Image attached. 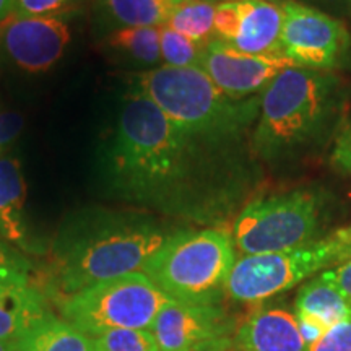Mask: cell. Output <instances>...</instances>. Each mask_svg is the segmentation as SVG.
<instances>
[{"mask_svg": "<svg viewBox=\"0 0 351 351\" xmlns=\"http://www.w3.org/2000/svg\"><path fill=\"white\" fill-rule=\"evenodd\" d=\"M179 230L150 215L98 210L78 215L54 247V282L72 296L93 285L142 271Z\"/></svg>", "mask_w": 351, "mask_h": 351, "instance_id": "obj_2", "label": "cell"}, {"mask_svg": "<svg viewBox=\"0 0 351 351\" xmlns=\"http://www.w3.org/2000/svg\"><path fill=\"white\" fill-rule=\"evenodd\" d=\"M307 351H351V315L335 324Z\"/></svg>", "mask_w": 351, "mask_h": 351, "instance_id": "obj_27", "label": "cell"}, {"mask_svg": "<svg viewBox=\"0 0 351 351\" xmlns=\"http://www.w3.org/2000/svg\"><path fill=\"white\" fill-rule=\"evenodd\" d=\"M26 184L20 161L15 156H0V236L8 243L26 245L25 225Z\"/></svg>", "mask_w": 351, "mask_h": 351, "instance_id": "obj_15", "label": "cell"}, {"mask_svg": "<svg viewBox=\"0 0 351 351\" xmlns=\"http://www.w3.org/2000/svg\"><path fill=\"white\" fill-rule=\"evenodd\" d=\"M0 351H16V340H0Z\"/></svg>", "mask_w": 351, "mask_h": 351, "instance_id": "obj_34", "label": "cell"}, {"mask_svg": "<svg viewBox=\"0 0 351 351\" xmlns=\"http://www.w3.org/2000/svg\"><path fill=\"white\" fill-rule=\"evenodd\" d=\"M236 328V319L221 304L169 301L156 315L150 330L160 351H182L205 341L230 339Z\"/></svg>", "mask_w": 351, "mask_h": 351, "instance_id": "obj_12", "label": "cell"}, {"mask_svg": "<svg viewBox=\"0 0 351 351\" xmlns=\"http://www.w3.org/2000/svg\"><path fill=\"white\" fill-rule=\"evenodd\" d=\"M161 59L169 67H199L204 44L176 33L168 25L161 26Z\"/></svg>", "mask_w": 351, "mask_h": 351, "instance_id": "obj_22", "label": "cell"}, {"mask_svg": "<svg viewBox=\"0 0 351 351\" xmlns=\"http://www.w3.org/2000/svg\"><path fill=\"white\" fill-rule=\"evenodd\" d=\"M70 16L10 19L0 25V44L8 59L26 73L49 72L67 49Z\"/></svg>", "mask_w": 351, "mask_h": 351, "instance_id": "obj_11", "label": "cell"}, {"mask_svg": "<svg viewBox=\"0 0 351 351\" xmlns=\"http://www.w3.org/2000/svg\"><path fill=\"white\" fill-rule=\"evenodd\" d=\"M207 2H213V3H218V2H228V0H207ZM270 2H276V3H282L285 0H270Z\"/></svg>", "mask_w": 351, "mask_h": 351, "instance_id": "obj_37", "label": "cell"}, {"mask_svg": "<svg viewBox=\"0 0 351 351\" xmlns=\"http://www.w3.org/2000/svg\"><path fill=\"white\" fill-rule=\"evenodd\" d=\"M350 236H351V228H350Z\"/></svg>", "mask_w": 351, "mask_h": 351, "instance_id": "obj_38", "label": "cell"}, {"mask_svg": "<svg viewBox=\"0 0 351 351\" xmlns=\"http://www.w3.org/2000/svg\"><path fill=\"white\" fill-rule=\"evenodd\" d=\"M98 166L114 199L197 221L228 218L262 181L254 148L218 147L189 135L130 90Z\"/></svg>", "mask_w": 351, "mask_h": 351, "instance_id": "obj_1", "label": "cell"}, {"mask_svg": "<svg viewBox=\"0 0 351 351\" xmlns=\"http://www.w3.org/2000/svg\"><path fill=\"white\" fill-rule=\"evenodd\" d=\"M182 351H234V345H232V337H230V339L205 341V343L195 345Z\"/></svg>", "mask_w": 351, "mask_h": 351, "instance_id": "obj_31", "label": "cell"}, {"mask_svg": "<svg viewBox=\"0 0 351 351\" xmlns=\"http://www.w3.org/2000/svg\"><path fill=\"white\" fill-rule=\"evenodd\" d=\"M295 314H307L333 327L351 315V302L322 274L302 285L295 300Z\"/></svg>", "mask_w": 351, "mask_h": 351, "instance_id": "obj_18", "label": "cell"}, {"mask_svg": "<svg viewBox=\"0 0 351 351\" xmlns=\"http://www.w3.org/2000/svg\"><path fill=\"white\" fill-rule=\"evenodd\" d=\"M129 90L150 99L189 135L218 147L254 148L261 95L232 99L200 67L169 65L135 73Z\"/></svg>", "mask_w": 351, "mask_h": 351, "instance_id": "obj_4", "label": "cell"}, {"mask_svg": "<svg viewBox=\"0 0 351 351\" xmlns=\"http://www.w3.org/2000/svg\"><path fill=\"white\" fill-rule=\"evenodd\" d=\"M340 80L332 72L289 67L261 93L252 147L258 161L287 163L330 134L341 108Z\"/></svg>", "mask_w": 351, "mask_h": 351, "instance_id": "obj_3", "label": "cell"}, {"mask_svg": "<svg viewBox=\"0 0 351 351\" xmlns=\"http://www.w3.org/2000/svg\"><path fill=\"white\" fill-rule=\"evenodd\" d=\"M324 199L313 189L256 197L236 217L232 244L243 256L282 252L315 243Z\"/></svg>", "mask_w": 351, "mask_h": 351, "instance_id": "obj_6", "label": "cell"}, {"mask_svg": "<svg viewBox=\"0 0 351 351\" xmlns=\"http://www.w3.org/2000/svg\"><path fill=\"white\" fill-rule=\"evenodd\" d=\"M166 2H168L171 7H176V5H181L184 2H189V0H166Z\"/></svg>", "mask_w": 351, "mask_h": 351, "instance_id": "obj_36", "label": "cell"}, {"mask_svg": "<svg viewBox=\"0 0 351 351\" xmlns=\"http://www.w3.org/2000/svg\"><path fill=\"white\" fill-rule=\"evenodd\" d=\"M280 52L296 67L332 72L350 49V33L340 20L319 8L285 0Z\"/></svg>", "mask_w": 351, "mask_h": 351, "instance_id": "obj_9", "label": "cell"}, {"mask_svg": "<svg viewBox=\"0 0 351 351\" xmlns=\"http://www.w3.org/2000/svg\"><path fill=\"white\" fill-rule=\"evenodd\" d=\"M93 340L96 351H160L155 335L147 328H117Z\"/></svg>", "mask_w": 351, "mask_h": 351, "instance_id": "obj_23", "label": "cell"}, {"mask_svg": "<svg viewBox=\"0 0 351 351\" xmlns=\"http://www.w3.org/2000/svg\"><path fill=\"white\" fill-rule=\"evenodd\" d=\"M322 275L330 280V282L335 285L351 302V261H346L343 263H340V265L324 270Z\"/></svg>", "mask_w": 351, "mask_h": 351, "instance_id": "obj_30", "label": "cell"}, {"mask_svg": "<svg viewBox=\"0 0 351 351\" xmlns=\"http://www.w3.org/2000/svg\"><path fill=\"white\" fill-rule=\"evenodd\" d=\"M47 314L41 293L29 287L20 298L0 304V340H19Z\"/></svg>", "mask_w": 351, "mask_h": 351, "instance_id": "obj_19", "label": "cell"}, {"mask_svg": "<svg viewBox=\"0 0 351 351\" xmlns=\"http://www.w3.org/2000/svg\"><path fill=\"white\" fill-rule=\"evenodd\" d=\"M215 5L207 0H189L173 7L166 25L192 41L205 44L213 38Z\"/></svg>", "mask_w": 351, "mask_h": 351, "instance_id": "obj_21", "label": "cell"}, {"mask_svg": "<svg viewBox=\"0 0 351 351\" xmlns=\"http://www.w3.org/2000/svg\"><path fill=\"white\" fill-rule=\"evenodd\" d=\"M239 33L230 43L247 54H282L280 36L283 26L282 3L270 0H238Z\"/></svg>", "mask_w": 351, "mask_h": 351, "instance_id": "obj_14", "label": "cell"}, {"mask_svg": "<svg viewBox=\"0 0 351 351\" xmlns=\"http://www.w3.org/2000/svg\"><path fill=\"white\" fill-rule=\"evenodd\" d=\"M169 301L173 300L143 271H135L67 296L60 304V313L64 320L95 339L117 328L150 330Z\"/></svg>", "mask_w": 351, "mask_h": 351, "instance_id": "obj_8", "label": "cell"}, {"mask_svg": "<svg viewBox=\"0 0 351 351\" xmlns=\"http://www.w3.org/2000/svg\"><path fill=\"white\" fill-rule=\"evenodd\" d=\"M15 0H0V25H3L13 16Z\"/></svg>", "mask_w": 351, "mask_h": 351, "instance_id": "obj_33", "label": "cell"}, {"mask_svg": "<svg viewBox=\"0 0 351 351\" xmlns=\"http://www.w3.org/2000/svg\"><path fill=\"white\" fill-rule=\"evenodd\" d=\"M199 67L219 91L232 99H244L261 95L276 75L296 64L283 54H247L212 38L204 44Z\"/></svg>", "mask_w": 351, "mask_h": 351, "instance_id": "obj_10", "label": "cell"}, {"mask_svg": "<svg viewBox=\"0 0 351 351\" xmlns=\"http://www.w3.org/2000/svg\"><path fill=\"white\" fill-rule=\"evenodd\" d=\"M28 288L29 287H12V285L0 283V304L16 300V298L23 295Z\"/></svg>", "mask_w": 351, "mask_h": 351, "instance_id": "obj_32", "label": "cell"}, {"mask_svg": "<svg viewBox=\"0 0 351 351\" xmlns=\"http://www.w3.org/2000/svg\"><path fill=\"white\" fill-rule=\"evenodd\" d=\"M234 351H307L295 313L282 306L254 311L232 335Z\"/></svg>", "mask_w": 351, "mask_h": 351, "instance_id": "obj_13", "label": "cell"}, {"mask_svg": "<svg viewBox=\"0 0 351 351\" xmlns=\"http://www.w3.org/2000/svg\"><path fill=\"white\" fill-rule=\"evenodd\" d=\"M91 0H15L12 19L34 16H73Z\"/></svg>", "mask_w": 351, "mask_h": 351, "instance_id": "obj_24", "label": "cell"}, {"mask_svg": "<svg viewBox=\"0 0 351 351\" xmlns=\"http://www.w3.org/2000/svg\"><path fill=\"white\" fill-rule=\"evenodd\" d=\"M234 262V244L228 232L215 228L179 230L142 271L173 301L221 304Z\"/></svg>", "mask_w": 351, "mask_h": 351, "instance_id": "obj_5", "label": "cell"}, {"mask_svg": "<svg viewBox=\"0 0 351 351\" xmlns=\"http://www.w3.org/2000/svg\"><path fill=\"white\" fill-rule=\"evenodd\" d=\"M350 2H351V0H350Z\"/></svg>", "mask_w": 351, "mask_h": 351, "instance_id": "obj_39", "label": "cell"}, {"mask_svg": "<svg viewBox=\"0 0 351 351\" xmlns=\"http://www.w3.org/2000/svg\"><path fill=\"white\" fill-rule=\"evenodd\" d=\"M313 2L322 3V5H328V7H340V5H345L348 0H313Z\"/></svg>", "mask_w": 351, "mask_h": 351, "instance_id": "obj_35", "label": "cell"}, {"mask_svg": "<svg viewBox=\"0 0 351 351\" xmlns=\"http://www.w3.org/2000/svg\"><path fill=\"white\" fill-rule=\"evenodd\" d=\"M32 263L23 254L8 245L0 236V283L12 287H29Z\"/></svg>", "mask_w": 351, "mask_h": 351, "instance_id": "obj_25", "label": "cell"}, {"mask_svg": "<svg viewBox=\"0 0 351 351\" xmlns=\"http://www.w3.org/2000/svg\"><path fill=\"white\" fill-rule=\"evenodd\" d=\"M161 26H135L109 33L108 46L130 60L155 65L161 60Z\"/></svg>", "mask_w": 351, "mask_h": 351, "instance_id": "obj_20", "label": "cell"}, {"mask_svg": "<svg viewBox=\"0 0 351 351\" xmlns=\"http://www.w3.org/2000/svg\"><path fill=\"white\" fill-rule=\"evenodd\" d=\"M25 129V117L13 111H0V150L12 142Z\"/></svg>", "mask_w": 351, "mask_h": 351, "instance_id": "obj_29", "label": "cell"}, {"mask_svg": "<svg viewBox=\"0 0 351 351\" xmlns=\"http://www.w3.org/2000/svg\"><path fill=\"white\" fill-rule=\"evenodd\" d=\"M346 261H351L350 228L302 247L243 256L228 276L226 296L236 302L265 301Z\"/></svg>", "mask_w": 351, "mask_h": 351, "instance_id": "obj_7", "label": "cell"}, {"mask_svg": "<svg viewBox=\"0 0 351 351\" xmlns=\"http://www.w3.org/2000/svg\"><path fill=\"white\" fill-rule=\"evenodd\" d=\"M241 26V12L238 0L218 2L215 5L213 19V38L231 43L238 36Z\"/></svg>", "mask_w": 351, "mask_h": 351, "instance_id": "obj_26", "label": "cell"}, {"mask_svg": "<svg viewBox=\"0 0 351 351\" xmlns=\"http://www.w3.org/2000/svg\"><path fill=\"white\" fill-rule=\"evenodd\" d=\"M332 163L339 169L351 174V122H348L340 130L339 137L335 140L332 153Z\"/></svg>", "mask_w": 351, "mask_h": 351, "instance_id": "obj_28", "label": "cell"}, {"mask_svg": "<svg viewBox=\"0 0 351 351\" xmlns=\"http://www.w3.org/2000/svg\"><path fill=\"white\" fill-rule=\"evenodd\" d=\"M16 351H96V348L95 340L86 333L67 320L47 314L16 340Z\"/></svg>", "mask_w": 351, "mask_h": 351, "instance_id": "obj_17", "label": "cell"}, {"mask_svg": "<svg viewBox=\"0 0 351 351\" xmlns=\"http://www.w3.org/2000/svg\"><path fill=\"white\" fill-rule=\"evenodd\" d=\"M101 29L116 32L135 26H163L173 7L166 0H93Z\"/></svg>", "mask_w": 351, "mask_h": 351, "instance_id": "obj_16", "label": "cell"}]
</instances>
